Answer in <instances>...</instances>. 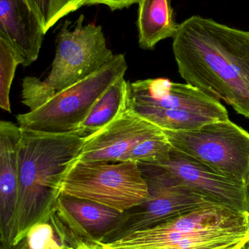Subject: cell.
Here are the masks:
<instances>
[{
  "instance_id": "obj_1",
  "label": "cell",
  "mask_w": 249,
  "mask_h": 249,
  "mask_svg": "<svg viewBox=\"0 0 249 249\" xmlns=\"http://www.w3.org/2000/svg\"><path fill=\"white\" fill-rule=\"evenodd\" d=\"M172 51L186 83L249 118V31L191 16L180 23Z\"/></svg>"
},
{
  "instance_id": "obj_2",
  "label": "cell",
  "mask_w": 249,
  "mask_h": 249,
  "mask_svg": "<svg viewBox=\"0 0 249 249\" xmlns=\"http://www.w3.org/2000/svg\"><path fill=\"white\" fill-rule=\"evenodd\" d=\"M84 138L22 129L19 145V188L13 218L1 248L13 249L55 207L66 173L76 160Z\"/></svg>"
},
{
  "instance_id": "obj_3",
  "label": "cell",
  "mask_w": 249,
  "mask_h": 249,
  "mask_svg": "<svg viewBox=\"0 0 249 249\" xmlns=\"http://www.w3.org/2000/svg\"><path fill=\"white\" fill-rule=\"evenodd\" d=\"M249 244V213L224 206L203 208L91 249H241Z\"/></svg>"
},
{
  "instance_id": "obj_4",
  "label": "cell",
  "mask_w": 249,
  "mask_h": 249,
  "mask_svg": "<svg viewBox=\"0 0 249 249\" xmlns=\"http://www.w3.org/2000/svg\"><path fill=\"white\" fill-rule=\"evenodd\" d=\"M80 15L73 30L66 20L57 37L55 58L45 80L26 77L22 82L21 101L30 111L48 102L58 92L97 71L114 57L108 48L102 26H83Z\"/></svg>"
},
{
  "instance_id": "obj_5",
  "label": "cell",
  "mask_w": 249,
  "mask_h": 249,
  "mask_svg": "<svg viewBox=\"0 0 249 249\" xmlns=\"http://www.w3.org/2000/svg\"><path fill=\"white\" fill-rule=\"evenodd\" d=\"M129 105L137 115L165 130H192L229 119L221 102L191 85L166 78L130 83Z\"/></svg>"
},
{
  "instance_id": "obj_6",
  "label": "cell",
  "mask_w": 249,
  "mask_h": 249,
  "mask_svg": "<svg viewBox=\"0 0 249 249\" xmlns=\"http://www.w3.org/2000/svg\"><path fill=\"white\" fill-rule=\"evenodd\" d=\"M128 69L125 55L116 54L97 71L58 92L42 106L16 117L23 130L76 134L104 92Z\"/></svg>"
},
{
  "instance_id": "obj_7",
  "label": "cell",
  "mask_w": 249,
  "mask_h": 249,
  "mask_svg": "<svg viewBox=\"0 0 249 249\" xmlns=\"http://www.w3.org/2000/svg\"><path fill=\"white\" fill-rule=\"evenodd\" d=\"M138 165L147 183V198L121 213L114 226L96 241L109 242L203 208L222 206L183 185L160 165Z\"/></svg>"
},
{
  "instance_id": "obj_8",
  "label": "cell",
  "mask_w": 249,
  "mask_h": 249,
  "mask_svg": "<svg viewBox=\"0 0 249 249\" xmlns=\"http://www.w3.org/2000/svg\"><path fill=\"white\" fill-rule=\"evenodd\" d=\"M60 194L96 202L123 213L143 203L149 190L137 162L76 160L61 181Z\"/></svg>"
},
{
  "instance_id": "obj_9",
  "label": "cell",
  "mask_w": 249,
  "mask_h": 249,
  "mask_svg": "<svg viewBox=\"0 0 249 249\" xmlns=\"http://www.w3.org/2000/svg\"><path fill=\"white\" fill-rule=\"evenodd\" d=\"M171 146L219 174L247 184L249 133L228 119L189 130H163Z\"/></svg>"
},
{
  "instance_id": "obj_10",
  "label": "cell",
  "mask_w": 249,
  "mask_h": 249,
  "mask_svg": "<svg viewBox=\"0 0 249 249\" xmlns=\"http://www.w3.org/2000/svg\"><path fill=\"white\" fill-rule=\"evenodd\" d=\"M155 165L163 167L183 185L215 203L249 213L247 184L231 179L172 147L169 158Z\"/></svg>"
},
{
  "instance_id": "obj_11",
  "label": "cell",
  "mask_w": 249,
  "mask_h": 249,
  "mask_svg": "<svg viewBox=\"0 0 249 249\" xmlns=\"http://www.w3.org/2000/svg\"><path fill=\"white\" fill-rule=\"evenodd\" d=\"M162 129L134 112L129 105L114 121L84 138L76 160L124 162L127 154L140 142Z\"/></svg>"
},
{
  "instance_id": "obj_12",
  "label": "cell",
  "mask_w": 249,
  "mask_h": 249,
  "mask_svg": "<svg viewBox=\"0 0 249 249\" xmlns=\"http://www.w3.org/2000/svg\"><path fill=\"white\" fill-rule=\"evenodd\" d=\"M45 35L25 0H0V39L14 51L22 66L37 61Z\"/></svg>"
},
{
  "instance_id": "obj_13",
  "label": "cell",
  "mask_w": 249,
  "mask_h": 249,
  "mask_svg": "<svg viewBox=\"0 0 249 249\" xmlns=\"http://www.w3.org/2000/svg\"><path fill=\"white\" fill-rule=\"evenodd\" d=\"M22 129L10 121L0 122V221L1 243L13 218L19 188V145Z\"/></svg>"
},
{
  "instance_id": "obj_14",
  "label": "cell",
  "mask_w": 249,
  "mask_h": 249,
  "mask_svg": "<svg viewBox=\"0 0 249 249\" xmlns=\"http://www.w3.org/2000/svg\"><path fill=\"white\" fill-rule=\"evenodd\" d=\"M172 0H140L137 27L138 42L143 50L154 49L158 42L173 38L180 23L175 21Z\"/></svg>"
},
{
  "instance_id": "obj_15",
  "label": "cell",
  "mask_w": 249,
  "mask_h": 249,
  "mask_svg": "<svg viewBox=\"0 0 249 249\" xmlns=\"http://www.w3.org/2000/svg\"><path fill=\"white\" fill-rule=\"evenodd\" d=\"M57 202L71 215L91 240L109 231L121 213L96 202L60 194Z\"/></svg>"
},
{
  "instance_id": "obj_16",
  "label": "cell",
  "mask_w": 249,
  "mask_h": 249,
  "mask_svg": "<svg viewBox=\"0 0 249 249\" xmlns=\"http://www.w3.org/2000/svg\"><path fill=\"white\" fill-rule=\"evenodd\" d=\"M130 83L124 76L117 79L94 105L76 134L86 138L114 121L128 105Z\"/></svg>"
},
{
  "instance_id": "obj_17",
  "label": "cell",
  "mask_w": 249,
  "mask_h": 249,
  "mask_svg": "<svg viewBox=\"0 0 249 249\" xmlns=\"http://www.w3.org/2000/svg\"><path fill=\"white\" fill-rule=\"evenodd\" d=\"M172 146L163 130L136 145L124 158V162L156 164L169 158Z\"/></svg>"
},
{
  "instance_id": "obj_18",
  "label": "cell",
  "mask_w": 249,
  "mask_h": 249,
  "mask_svg": "<svg viewBox=\"0 0 249 249\" xmlns=\"http://www.w3.org/2000/svg\"><path fill=\"white\" fill-rule=\"evenodd\" d=\"M21 65L16 53L10 45L0 39V107L11 112L10 91L18 66Z\"/></svg>"
},
{
  "instance_id": "obj_19",
  "label": "cell",
  "mask_w": 249,
  "mask_h": 249,
  "mask_svg": "<svg viewBox=\"0 0 249 249\" xmlns=\"http://www.w3.org/2000/svg\"><path fill=\"white\" fill-rule=\"evenodd\" d=\"M54 228L48 222H39L32 227L22 241L30 249H48L57 242Z\"/></svg>"
},
{
  "instance_id": "obj_20",
  "label": "cell",
  "mask_w": 249,
  "mask_h": 249,
  "mask_svg": "<svg viewBox=\"0 0 249 249\" xmlns=\"http://www.w3.org/2000/svg\"><path fill=\"white\" fill-rule=\"evenodd\" d=\"M41 23L44 32H47L54 26V4L55 0H25Z\"/></svg>"
},
{
  "instance_id": "obj_21",
  "label": "cell",
  "mask_w": 249,
  "mask_h": 249,
  "mask_svg": "<svg viewBox=\"0 0 249 249\" xmlns=\"http://www.w3.org/2000/svg\"><path fill=\"white\" fill-rule=\"evenodd\" d=\"M80 0H55L53 21L55 25L58 20L69 13L80 8Z\"/></svg>"
},
{
  "instance_id": "obj_22",
  "label": "cell",
  "mask_w": 249,
  "mask_h": 249,
  "mask_svg": "<svg viewBox=\"0 0 249 249\" xmlns=\"http://www.w3.org/2000/svg\"><path fill=\"white\" fill-rule=\"evenodd\" d=\"M140 0H80V7L92 4H102L108 6L112 11L127 8L133 4L138 3Z\"/></svg>"
},
{
  "instance_id": "obj_23",
  "label": "cell",
  "mask_w": 249,
  "mask_h": 249,
  "mask_svg": "<svg viewBox=\"0 0 249 249\" xmlns=\"http://www.w3.org/2000/svg\"><path fill=\"white\" fill-rule=\"evenodd\" d=\"M13 249H29V247H28L26 245V244H25V243L23 242V241H21Z\"/></svg>"
},
{
  "instance_id": "obj_24",
  "label": "cell",
  "mask_w": 249,
  "mask_h": 249,
  "mask_svg": "<svg viewBox=\"0 0 249 249\" xmlns=\"http://www.w3.org/2000/svg\"><path fill=\"white\" fill-rule=\"evenodd\" d=\"M91 249L90 247H89V246L88 245L87 243L86 242V244H84V245L83 246V247H80V249Z\"/></svg>"
},
{
  "instance_id": "obj_25",
  "label": "cell",
  "mask_w": 249,
  "mask_h": 249,
  "mask_svg": "<svg viewBox=\"0 0 249 249\" xmlns=\"http://www.w3.org/2000/svg\"><path fill=\"white\" fill-rule=\"evenodd\" d=\"M247 188H248L249 194V175L248 181H247Z\"/></svg>"
},
{
  "instance_id": "obj_26",
  "label": "cell",
  "mask_w": 249,
  "mask_h": 249,
  "mask_svg": "<svg viewBox=\"0 0 249 249\" xmlns=\"http://www.w3.org/2000/svg\"><path fill=\"white\" fill-rule=\"evenodd\" d=\"M241 249H249V245L246 246V247H243Z\"/></svg>"
},
{
  "instance_id": "obj_27",
  "label": "cell",
  "mask_w": 249,
  "mask_h": 249,
  "mask_svg": "<svg viewBox=\"0 0 249 249\" xmlns=\"http://www.w3.org/2000/svg\"></svg>"
}]
</instances>
